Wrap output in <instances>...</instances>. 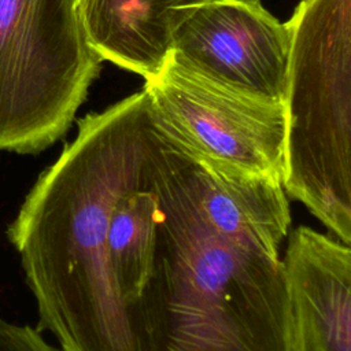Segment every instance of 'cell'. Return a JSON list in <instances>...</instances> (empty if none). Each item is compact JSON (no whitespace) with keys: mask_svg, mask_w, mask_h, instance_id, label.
<instances>
[{"mask_svg":"<svg viewBox=\"0 0 351 351\" xmlns=\"http://www.w3.org/2000/svg\"><path fill=\"white\" fill-rule=\"evenodd\" d=\"M159 218L149 278L129 307L143 351H293L280 255L214 230L195 158L160 115L154 158Z\"/></svg>","mask_w":351,"mask_h":351,"instance_id":"2","label":"cell"},{"mask_svg":"<svg viewBox=\"0 0 351 351\" xmlns=\"http://www.w3.org/2000/svg\"><path fill=\"white\" fill-rule=\"evenodd\" d=\"M213 0H77L88 38L103 60L145 80L171 49V33L191 8Z\"/></svg>","mask_w":351,"mask_h":351,"instance_id":"8","label":"cell"},{"mask_svg":"<svg viewBox=\"0 0 351 351\" xmlns=\"http://www.w3.org/2000/svg\"><path fill=\"white\" fill-rule=\"evenodd\" d=\"M101 63L77 0H0V151L63 137Z\"/></svg>","mask_w":351,"mask_h":351,"instance_id":"4","label":"cell"},{"mask_svg":"<svg viewBox=\"0 0 351 351\" xmlns=\"http://www.w3.org/2000/svg\"><path fill=\"white\" fill-rule=\"evenodd\" d=\"M144 89L203 165L219 173L280 182L284 174L282 101L251 95L193 70L171 52Z\"/></svg>","mask_w":351,"mask_h":351,"instance_id":"5","label":"cell"},{"mask_svg":"<svg viewBox=\"0 0 351 351\" xmlns=\"http://www.w3.org/2000/svg\"><path fill=\"white\" fill-rule=\"evenodd\" d=\"M195 178L202 215L214 230L280 255L291 225L288 196L280 182L228 176L196 158Z\"/></svg>","mask_w":351,"mask_h":351,"instance_id":"9","label":"cell"},{"mask_svg":"<svg viewBox=\"0 0 351 351\" xmlns=\"http://www.w3.org/2000/svg\"><path fill=\"white\" fill-rule=\"evenodd\" d=\"M158 218L159 206L152 165L144 181L126 189L117 199L108 219L110 271L128 311L138 300L151 274Z\"/></svg>","mask_w":351,"mask_h":351,"instance_id":"10","label":"cell"},{"mask_svg":"<svg viewBox=\"0 0 351 351\" xmlns=\"http://www.w3.org/2000/svg\"><path fill=\"white\" fill-rule=\"evenodd\" d=\"M77 136L26 195L7 236L62 351H143L110 271L117 199L154 165L160 114L145 89L77 121Z\"/></svg>","mask_w":351,"mask_h":351,"instance_id":"1","label":"cell"},{"mask_svg":"<svg viewBox=\"0 0 351 351\" xmlns=\"http://www.w3.org/2000/svg\"><path fill=\"white\" fill-rule=\"evenodd\" d=\"M0 351H62L51 346L38 332L27 325H15L0 319Z\"/></svg>","mask_w":351,"mask_h":351,"instance_id":"11","label":"cell"},{"mask_svg":"<svg viewBox=\"0 0 351 351\" xmlns=\"http://www.w3.org/2000/svg\"><path fill=\"white\" fill-rule=\"evenodd\" d=\"M291 30L259 0L196 5L171 33L170 52L203 75L234 89L282 101Z\"/></svg>","mask_w":351,"mask_h":351,"instance_id":"6","label":"cell"},{"mask_svg":"<svg viewBox=\"0 0 351 351\" xmlns=\"http://www.w3.org/2000/svg\"><path fill=\"white\" fill-rule=\"evenodd\" d=\"M282 97V189L351 241V0H302Z\"/></svg>","mask_w":351,"mask_h":351,"instance_id":"3","label":"cell"},{"mask_svg":"<svg viewBox=\"0 0 351 351\" xmlns=\"http://www.w3.org/2000/svg\"><path fill=\"white\" fill-rule=\"evenodd\" d=\"M282 265L293 351H351L350 245L302 225L288 233Z\"/></svg>","mask_w":351,"mask_h":351,"instance_id":"7","label":"cell"}]
</instances>
